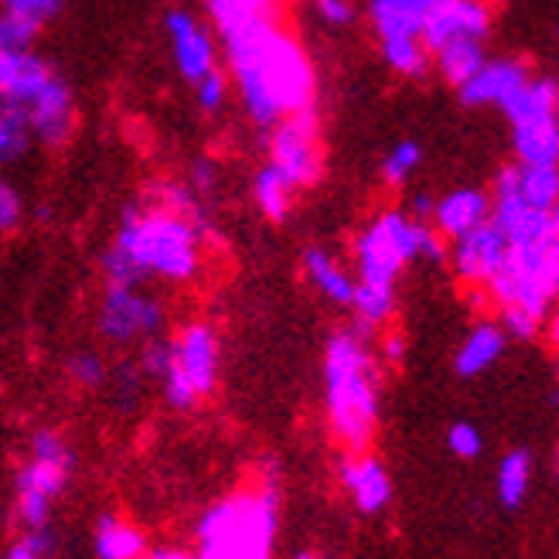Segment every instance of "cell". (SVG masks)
Listing matches in <instances>:
<instances>
[{
    "label": "cell",
    "mask_w": 559,
    "mask_h": 559,
    "mask_svg": "<svg viewBox=\"0 0 559 559\" xmlns=\"http://www.w3.org/2000/svg\"><path fill=\"white\" fill-rule=\"evenodd\" d=\"M226 75L239 96L242 114L260 130H270L300 109H314L318 69L304 45L280 27L276 17L253 21L222 38Z\"/></svg>",
    "instance_id": "1"
},
{
    "label": "cell",
    "mask_w": 559,
    "mask_h": 559,
    "mask_svg": "<svg viewBox=\"0 0 559 559\" xmlns=\"http://www.w3.org/2000/svg\"><path fill=\"white\" fill-rule=\"evenodd\" d=\"M205 239L178 212L160 205H130L120 215L114 242L103 253L106 284L144 287L147 280L164 284H191L202 273Z\"/></svg>",
    "instance_id": "2"
},
{
    "label": "cell",
    "mask_w": 559,
    "mask_h": 559,
    "mask_svg": "<svg viewBox=\"0 0 559 559\" xmlns=\"http://www.w3.org/2000/svg\"><path fill=\"white\" fill-rule=\"evenodd\" d=\"M369 331L358 324L334 331L324 345V406L328 424L352 454H361L379 424V361Z\"/></svg>",
    "instance_id": "3"
},
{
    "label": "cell",
    "mask_w": 559,
    "mask_h": 559,
    "mask_svg": "<svg viewBox=\"0 0 559 559\" xmlns=\"http://www.w3.org/2000/svg\"><path fill=\"white\" fill-rule=\"evenodd\" d=\"M280 528V488L273 467L199 519L194 528V556L199 559H273Z\"/></svg>",
    "instance_id": "4"
},
{
    "label": "cell",
    "mask_w": 559,
    "mask_h": 559,
    "mask_svg": "<svg viewBox=\"0 0 559 559\" xmlns=\"http://www.w3.org/2000/svg\"><path fill=\"white\" fill-rule=\"evenodd\" d=\"M485 290L498 311L546 324L549 307L559 300V229L533 242H509V257Z\"/></svg>",
    "instance_id": "5"
},
{
    "label": "cell",
    "mask_w": 559,
    "mask_h": 559,
    "mask_svg": "<svg viewBox=\"0 0 559 559\" xmlns=\"http://www.w3.org/2000/svg\"><path fill=\"white\" fill-rule=\"evenodd\" d=\"M427 222H416L406 209H382L352 239V260L358 284L396 287L400 273L419 260V233Z\"/></svg>",
    "instance_id": "6"
},
{
    "label": "cell",
    "mask_w": 559,
    "mask_h": 559,
    "mask_svg": "<svg viewBox=\"0 0 559 559\" xmlns=\"http://www.w3.org/2000/svg\"><path fill=\"white\" fill-rule=\"evenodd\" d=\"M222 345L209 321H188L171 338V366L157 379L164 403L171 409H194L218 385Z\"/></svg>",
    "instance_id": "7"
},
{
    "label": "cell",
    "mask_w": 559,
    "mask_h": 559,
    "mask_svg": "<svg viewBox=\"0 0 559 559\" xmlns=\"http://www.w3.org/2000/svg\"><path fill=\"white\" fill-rule=\"evenodd\" d=\"M266 133V164L273 171L294 191L314 188L324 175L318 109H300V114L276 120Z\"/></svg>",
    "instance_id": "8"
},
{
    "label": "cell",
    "mask_w": 559,
    "mask_h": 559,
    "mask_svg": "<svg viewBox=\"0 0 559 559\" xmlns=\"http://www.w3.org/2000/svg\"><path fill=\"white\" fill-rule=\"evenodd\" d=\"M167 311L164 304L147 294L144 287L133 284H106L103 300H99V314L96 328L103 334V342L109 345H136V342H151L164 331Z\"/></svg>",
    "instance_id": "9"
},
{
    "label": "cell",
    "mask_w": 559,
    "mask_h": 559,
    "mask_svg": "<svg viewBox=\"0 0 559 559\" xmlns=\"http://www.w3.org/2000/svg\"><path fill=\"white\" fill-rule=\"evenodd\" d=\"M164 35L178 75L191 82V86L212 69H218V45L212 35V24H205L202 17H194L185 8H171L164 14Z\"/></svg>",
    "instance_id": "10"
},
{
    "label": "cell",
    "mask_w": 559,
    "mask_h": 559,
    "mask_svg": "<svg viewBox=\"0 0 559 559\" xmlns=\"http://www.w3.org/2000/svg\"><path fill=\"white\" fill-rule=\"evenodd\" d=\"M72 467L51 464L41 457H27L17 471V519L24 533L51 525V501L59 498L69 485Z\"/></svg>",
    "instance_id": "11"
},
{
    "label": "cell",
    "mask_w": 559,
    "mask_h": 559,
    "mask_svg": "<svg viewBox=\"0 0 559 559\" xmlns=\"http://www.w3.org/2000/svg\"><path fill=\"white\" fill-rule=\"evenodd\" d=\"M506 257H509V236L491 218L447 246V260H451L464 287H488V280L501 270Z\"/></svg>",
    "instance_id": "12"
},
{
    "label": "cell",
    "mask_w": 559,
    "mask_h": 559,
    "mask_svg": "<svg viewBox=\"0 0 559 559\" xmlns=\"http://www.w3.org/2000/svg\"><path fill=\"white\" fill-rule=\"evenodd\" d=\"M491 32V4L488 0H440L424 21L419 41L427 51H440L454 41H485Z\"/></svg>",
    "instance_id": "13"
},
{
    "label": "cell",
    "mask_w": 559,
    "mask_h": 559,
    "mask_svg": "<svg viewBox=\"0 0 559 559\" xmlns=\"http://www.w3.org/2000/svg\"><path fill=\"white\" fill-rule=\"evenodd\" d=\"M27 120H32V133L41 147L59 151L66 147L72 133H75V96L72 86L55 72L48 79V86L32 99V106L24 109Z\"/></svg>",
    "instance_id": "14"
},
{
    "label": "cell",
    "mask_w": 559,
    "mask_h": 559,
    "mask_svg": "<svg viewBox=\"0 0 559 559\" xmlns=\"http://www.w3.org/2000/svg\"><path fill=\"white\" fill-rule=\"evenodd\" d=\"M488 218H491V194H488V188L464 185V188H451V191H443L440 199H433L430 226L447 242H454V239L467 236L471 229L485 226Z\"/></svg>",
    "instance_id": "15"
},
{
    "label": "cell",
    "mask_w": 559,
    "mask_h": 559,
    "mask_svg": "<svg viewBox=\"0 0 559 559\" xmlns=\"http://www.w3.org/2000/svg\"><path fill=\"white\" fill-rule=\"evenodd\" d=\"M533 75L525 59H488L478 72H474L464 86L457 90V99L467 109H481V106H501L522 82Z\"/></svg>",
    "instance_id": "16"
},
{
    "label": "cell",
    "mask_w": 559,
    "mask_h": 559,
    "mask_svg": "<svg viewBox=\"0 0 559 559\" xmlns=\"http://www.w3.org/2000/svg\"><path fill=\"white\" fill-rule=\"evenodd\" d=\"M55 69L35 48H11L0 55V103L27 109L32 99L48 86Z\"/></svg>",
    "instance_id": "17"
},
{
    "label": "cell",
    "mask_w": 559,
    "mask_h": 559,
    "mask_svg": "<svg viewBox=\"0 0 559 559\" xmlns=\"http://www.w3.org/2000/svg\"><path fill=\"white\" fill-rule=\"evenodd\" d=\"M342 485L352 498V506L366 515L382 512L393 501V481L389 471L372 454H352L342 461Z\"/></svg>",
    "instance_id": "18"
},
{
    "label": "cell",
    "mask_w": 559,
    "mask_h": 559,
    "mask_svg": "<svg viewBox=\"0 0 559 559\" xmlns=\"http://www.w3.org/2000/svg\"><path fill=\"white\" fill-rule=\"evenodd\" d=\"M300 270L307 276V284H311L328 304L334 307H348L352 297H355V273L331 253L324 246H307L304 257H300Z\"/></svg>",
    "instance_id": "19"
},
{
    "label": "cell",
    "mask_w": 559,
    "mask_h": 559,
    "mask_svg": "<svg viewBox=\"0 0 559 559\" xmlns=\"http://www.w3.org/2000/svg\"><path fill=\"white\" fill-rule=\"evenodd\" d=\"M512 151L519 164L559 167V114H536L515 120Z\"/></svg>",
    "instance_id": "20"
},
{
    "label": "cell",
    "mask_w": 559,
    "mask_h": 559,
    "mask_svg": "<svg viewBox=\"0 0 559 559\" xmlns=\"http://www.w3.org/2000/svg\"><path fill=\"white\" fill-rule=\"evenodd\" d=\"M151 205H160L167 212H178L185 215L194 229H199V236L205 242H218V229H215V222H212V212L205 205V199H199L188 181H175V178H160V181H151L147 185V199Z\"/></svg>",
    "instance_id": "21"
},
{
    "label": "cell",
    "mask_w": 559,
    "mask_h": 559,
    "mask_svg": "<svg viewBox=\"0 0 559 559\" xmlns=\"http://www.w3.org/2000/svg\"><path fill=\"white\" fill-rule=\"evenodd\" d=\"M440 0H366V17L379 38L416 35L424 32V21Z\"/></svg>",
    "instance_id": "22"
},
{
    "label": "cell",
    "mask_w": 559,
    "mask_h": 559,
    "mask_svg": "<svg viewBox=\"0 0 559 559\" xmlns=\"http://www.w3.org/2000/svg\"><path fill=\"white\" fill-rule=\"evenodd\" d=\"M506 342H509V334L501 331V324L478 321L467 331V338L461 342V348L454 355V372L461 379H474V376L488 372L501 358V352H506Z\"/></svg>",
    "instance_id": "23"
},
{
    "label": "cell",
    "mask_w": 559,
    "mask_h": 559,
    "mask_svg": "<svg viewBox=\"0 0 559 559\" xmlns=\"http://www.w3.org/2000/svg\"><path fill=\"white\" fill-rule=\"evenodd\" d=\"M147 552V536L120 515H103L96 522V556L99 559H140Z\"/></svg>",
    "instance_id": "24"
},
{
    "label": "cell",
    "mask_w": 559,
    "mask_h": 559,
    "mask_svg": "<svg viewBox=\"0 0 559 559\" xmlns=\"http://www.w3.org/2000/svg\"><path fill=\"white\" fill-rule=\"evenodd\" d=\"M205 11H209L212 32L226 38L253 21L276 17V0H205Z\"/></svg>",
    "instance_id": "25"
},
{
    "label": "cell",
    "mask_w": 559,
    "mask_h": 559,
    "mask_svg": "<svg viewBox=\"0 0 559 559\" xmlns=\"http://www.w3.org/2000/svg\"><path fill=\"white\" fill-rule=\"evenodd\" d=\"M485 62H488L485 41H454V45H443L440 51H433V69L440 72L447 86H454V90H461Z\"/></svg>",
    "instance_id": "26"
},
{
    "label": "cell",
    "mask_w": 559,
    "mask_h": 559,
    "mask_svg": "<svg viewBox=\"0 0 559 559\" xmlns=\"http://www.w3.org/2000/svg\"><path fill=\"white\" fill-rule=\"evenodd\" d=\"M379 55H382V62L403 79H424L433 69V55L416 35L379 38Z\"/></svg>",
    "instance_id": "27"
},
{
    "label": "cell",
    "mask_w": 559,
    "mask_h": 559,
    "mask_svg": "<svg viewBox=\"0 0 559 559\" xmlns=\"http://www.w3.org/2000/svg\"><path fill=\"white\" fill-rule=\"evenodd\" d=\"M515 185L528 209L536 212H556L559 205V167H536L515 160Z\"/></svg>",
    "instance_id": "28"
},
{
    "label": "cell",
    "mask_w": 559,
    "mask_h": 559,
    "mask_svg": "<svg viewBox=\"0 0 559 559\" xmlns=\"http://www.w3.org/2000/svg\"><path fill=\"white\" fill-rule=\"evenodd\" d=\"M352 311H355V324L361 331H376L382 324L393 321L396 314V287H382V284H355V297H352Z\"/></svg>",
    "instance_id": "29"
},
{
    "label": "cell",
    "mask_w": 559,
    "mask_h": 559,
    "mask_svg": "<svg viewBox=\"0 0 559 559\" xmlns=\"http://www.w3.org/2000/svg\"><path fill=\"white\" fill-rule=\"evenodd\" d=\"M294 194L297 191L280 178L270 164H263L253 175V202L263 212V218H270V222H287V215L294 209Z\"/></svg>",
    "instance_id": "30"
},
{
    "label": "cell",
    "mask_w": 559,
    "mask_h": 559,
    "mask_svg": "<svg viewBox=\"0 0 559 559\" xmlns=\"http://www.w3.org/2000/svg\"><path fill=\"white\" fill-rule=\"evenodd\" d=\"M35 144L32 120L21 106L0 103V164H14Z\"/></svg>",
    "instance_id": "31"
},
{
    "label": "cell",
    "mask_w": 559,
    "mask_h": 559,
    "mask_svg": "<svg viewBox=\"0 0 559 559\" xmlns=\"http://www.w3.org/2000/svg\"><path fill=\"white\" fill-rule=\"evenodd\" d=\"M528 478H533V457L525 451H512L498 464V498L506 509H519L528 491Z\"/></svg>",
    "instance_id": "32"
},
{
    "label": "cell",
    "mask_w": 559,
    "mask_h": 559,
    "mask_svg": "<svg viewBox=\"0 0 559 559\" xmlns=\"http://www.w3.org/2000/svg\"><path fill=\"white\" fill-rule=\"evenodd\" d=\"M419 164H424V147H419L416 140H400V144L382 157L379 178L385 188H403L416 175Z\"/></svg>",
    "instance_id": "33"
},
{
    "label": "cell",
    "mask_w": 559,
    "mask_h": 559,
    "mask_svg": "<svg viewBox=\"0 0 559 559\" xmlns=\"http://www.w3.org/2000/svg\"><path fill=\"white\" fill-rule=\"evenodd\" d=\"M62 4L66 0H0V11L27 27H35V32H41L48 21L62 14Z\"/></svg>",
    "instance_id": "34"
},
{
    "label": "cell",
    "mask_w": 559,
    "mask_h": 559,
    "mask_svg": "<svg viewBox=\"0 0 559 559\" xmlns=\"http://www.w3.org/2000/svg\"><path fill=\"white\" fill-rule=\"evenodd\" d=\"M191 93H194V103H199V109H202V114H209V117L218 114V109H226L229 93H233L226 69H212L209 75H202L191 86Z\"/></svg>",
    "instance_id": "35"
},
{
    "label": "cell",
    "mask_w": 559,
    "mask_h": 559,
    "mask_svg": "<svg viewBox=\"0 0 559 559\" xmlns=\"http://www.w3.org/2000/svg\"><path fill=\"white\" fill-rule=\"evenodd\" d=\"M66 372H69V379H72L79 389H99V385H106V379H109V366L103 361V355H96V352H75V355L69 358Z\"/></svg>",
    "instance_id": "36"
},
{
    "label": "cell",
    "mask_w": 559,
    "mask_h": 559,
    "mask_svg": "<svg viewBox=\"0 0 559 559\" xmlns=\"http://www.w3.org/2000/svg\"><path fill=\"white\" fill-rule=\"evenodd\" d=\"M311 8H314V17L324 27H334V32H342V27H352L358 21L355 0H311Z\"/></svg>",
    "instance_id": "37"
},
{
    "label": "cell",
    "mask_w": 559,
    "mask_h": 559,
    "mask_svg": "<svg viewBox=\"0 0 559 559\" xmlns=\"http://www.w3.org/2000/svg\"><path fill=\"white\" fill-rule=\"evenodd\" d=\"M24 222V202H21V191L0 175V236H11L17 226Z\"/></svg>",
    "instance_id": "38"
},
{
    "label": "cell",
    "mask_w": 559,
    "mask_h": 559,
    "mask_svg": "<svg viewBox=\"0 0 559 559\" xmlns=\"http://www.w3.org/2000/svg\"><path fill=\"white\" fill-rule=\"evenodd\" d=\"M32 457H41V461H51V464H66L72 467V451L62 433L55 430H38L32 437Z\"/></svg>",
    "instance_id": "39"
},
{
    "label": "cell",
    "mask_w": 559,
    "mask_h": 559,
    "mask_svg": "<svg viewBox=\"0 0 559 559\" xmlns=\"http://www.w3.org/2000/svg\"><path fill=\"white\" fill-rule=\"evenodd\" d=\"M140 372L144 376H151V379H160L164 372H167V366H171V342L167 338H151V342H144V348H140Z\"/></svg>",
    "instance_id": "40"
},
{
    "label": "cell",
    "mask_w": 559,
    "mask_h": 559,
    "mask_svg": "<svg viewBox=\"0 0 559 559\" xmlns=\"http://www.w3.org/2000/svg\"><path fill=\"white\" fill-rule=\"evenodd\" d=\"M447 447L457 454V457H478L481 454V447H485V437L481 430L474 427V424H454L451 430H447Z\"/></svg>",
    "instance_id": "41"
},
{
    "label": "cell",
    "mask_w": 559,
    "mask_h": 559,
    "mask_svg": "<svg viewBox=\"0 0 559 559\" xmlns=\"http://www.w3.org/2000/svg\"><path fill=\"white\" fill-rule=\"evenodd\" d=\"M140 379H144V372H140L136 361H120L114 369V396L120 406H130L140 396Z\"/></svg>",
    "instance_id": "42"
},
{
    "label": "cell",
    "mask_w": 559,
    "mask_h": 559,
    "mask_svg": "<svg viewBox=\"0 0 559 559\" xmlns=\"http://www.w3.org/2000/svg\"><path fill=\"white\" fill-rule=\"evenodd\" d=\"M38 38L35 27H27L14 17H8L4 11H0V55L11 51V48H32Z\"/></svg>",
    "instance_id": "43"
},
{
    "label": "cell",
    "mask_w": 559,
    "mask_h": 559,
    "mask_svg": "<svg viewBox=\"0 0 559 559\" xmlns=\"http://www.w3.org/2000/svg\"><path fill=\"white\" fill-rule=\"evenodd\" d=\"M188 188L199 194V199H209V194L218 188V164L202 157L191 164V178H188Z\"/></svg>",
    "instance_id": "44"
},
{
    "label": "cell",
    "mask_w": 559,
    "mask_h": 559,
    "mask_svg": "<svg viewBox=\"0 0 559 559\" xmlns=\"http://www.w3.org/2000/svg\"><path fill=\"white\" fill-rule=\"evenodd\" d=\"M379 352H382V358L389 361V366H400V361L406 358V338H403L400 331H389L385 338H382Z\"/></svg>",
    "instance_id": "45"
},
{
    "label": "cell",
    "mask_w": 559,
    "mask_h": 559,
    "mask_svg": "<svg viewBox=\"0 0 559 559\" xmlns=\"http://www.w3.org/2000/svg\"><path fill=\"white\" fill-rule=\"evenodd\" d=\"M416 222H430V215H433V199L430 194H413V202H409V209H406Z\"/></svg>",
    "instance_id": "46"
},
{
    "label": "cell",
    "mask_w": 559,
    "mask_h": 559,
    "mask_svg": "<svg viewBox=\"0 0 559 559\" xmlns=\"http://www.w3.org/2000/svg\"><path fill=\"white\" fill-rule=\"evenodd\" d=\"M140 559H199L191 549H178V546H167V549H147Z\"/></svg>",
    "instance_id": "47"
},
{
    "label": "cell",
    "mask_w": 559,
    "mask_h": 559,
    "mask_svg": "<svg viewBox=\"0 0 559 559\" xmlns=\"http://www.w3.org/2000/svg\"><path fill=\"white\" fill-rule=\"evenodd\" d=\"M549 321H546V331H549V342H552V348L559 352V300L549 307V314H546Z\"/></svg>",
    "instance_id": "48"
},
{
    "label": "cell",
    "mask_w": 559,
    "mask_h": 559,
    "mask_svg": "<svg viewBox=\"0 0 559 559\" xmlns=\"http://www.w3.org/2000/svg\"><path fill=\"white\" fill-rule=\"evenodd\" d=\"M8 559H41V556H38V552H32V549H27V546L21 543V546H14V549L8 552Z\"/></svg>",
    "instance_id": "49"
},
{
    "label": "cell",
    "mask_w": 559,
    "mask_h": 559,
    "mask_svg": "<svg viewBox=\"0 0 559 559\" xmlns=\"http://www.w3.org/2000/svg\"><path fill=\"white\" fill-rule=\"evenodd\" d=\"M297 559H324V556H314V552H300Z\"/></svg>",
    "instance_id": "50"
},
{
    "label": "cell",
    "mask_w": 559,
    "mask_h": 559,
    "mask_svg": "<svg viewBox=\"0 0 559 559\" xmlns=\"http://www.w3.org/2000/svg\"><path fill=\"white\" fill-rule=\"evenodd\" d=\"M556 222H559V205H556Z\"/></svg>",
    "instance_id": "51"
},
{
    "label": "cell",
    "mask_w": 559,
    "mask_h": 559,
    "mask_svg": "<svg viewBox=\"0 0 559 559\" xmlns=\"http://www.w3.org/2000/svg\"><path fill=\"white\" fill-rule=\"evenodd\" d=\"M556 474H559V457H556Z\"/></svg>",
    "instance_id": "52"
}]
</instances>
